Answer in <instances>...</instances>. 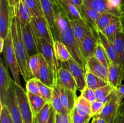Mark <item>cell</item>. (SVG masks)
<instances>
[{
	"mask_svg": "<svg viewBox=\"0 0 124 123\" xmlns=\"http://www.w3.org/2000/svg\"><path fill=\"white\" fill-rule=\"evenodd\" d=\"M40 60H41V66H40L39 80L48 86L54 88L56 86V85L54 82L53 71L41 54H40Z\"/></svg>",
	"mask_w": 124,
	"mask_h": 123,
	"instance_id": "15",
	"label": "cell"
},
{
	"mask_svg": "<svg viewBox=\"0 0 124 123\" xmlns=\"http://www.w3.org/2000/svg\"><path fill=\"white\" fill-rule=\"evenodd\" d=\"M115 89L111 84H108L107 86L94 90L96 100L105 104L111 98Z\"/></svg>",
	"mask_w": 124,
	"mask_h": 123,
	"instance_id": "33",
	"label": "cell"
},
{
	"mask_svg": "<svg viewBox=\"0 0 124 123\" xmlns=\"http://www.w3.org/2000/svg\"><path fill=\"white\" fill-rule=\"evenodd\" d=\"M70 23L77 45L81 53V43L82 41L87 36L94 33L95 30L92 28L84 19L70 20Z\"/></svg>",
	"mask_w": 124,
	"mask_h": 123,
	"instance_id": "10",
	"label": "cell"
},
{
	"mask_svg": "<svg viewBox=\"0 0 124 123\" xmlns=\"http://www.w3.org/2000/svg\"><path fill=\"white\" fill-rule=\"evenodd\" d=\"M42 12L50 27L53 30L55 28L54 3L52 0H40Z\"/></svg>",
	"mask_w": 124,
	"mask_h": 123,
	"instance_id": "23",
	"label": "cell"
},
{
	"mask_svg": "<svg viewBox=\"0 0 124 123\" xmlns=\"http://www.w3.org/2000/svg\"><path fill=\"white\" fill-rule=\"evenodd\" d=\"M38 84L39 89L40 93H41V96L43 98H44L47 102H50L52 95H53V89H54L53 88L48 86L46 84L40 82L39 80H38Z\"/></svg>",
	"mask_w": 124,
	"mask_h": 123,
	"instance_id": "40",
	"label": "cell"
},
{
	"mask_svg": "<svg viewBox=\"0 0 124 123\" xmlns=\"http://www.w3.org/2000/svg\"><path fill=\"white\" fill-rule=\"evenodd\" d=\"M96 123V121H95V119H94V118H93V119H92V123Z\"/></svg>",
	"mask_w": 124,
	"mask_h": 123,
	"instance_id": "58",
	"label": "cell"
},
{
	"mask_svg": "<svg viewBox=\"0 0 124 123\" xmlns=\"http://www.w3.org/2000/svg\"><path fill=\"white\" fill-rule=\"evenodd\" d=\"M13 86L16 94L18 104L20 109L23 123H33L35 116L29 104L27 92L24 90L21 86L16 84L14 80H13Z\"/></svg>",
	"mask_w": 124,
	"mask_h": 123,
	"instance_id": "5",
	"label": "cell"
},
{
	"mask_svg": "<svg viewBox=\"0 0 124 123\" xmlns=\"http://www.w3.org/2000/svg\"><path fill=\"white\" fill-rule=\"evenodd\" d=\"M7 1H8L10 7L11 8V9L13 10L15 5V0H7Z\"/></svg>",
	"mask_w": 124,
	"mask_h": 123,
	"instance_id": "53",
	"label": "cell"
},
{
	"mask_svg": "<svg viewBox=\"0 0 124 123\" xmlns=\"http://www.w3.org/2000/svg\"><path fill=\"white\" fill-rule=\"evenodd\" d=\"M52 1H53V2H54V1H56V0H52Z\"/></svg>",
	"mask_w": 124,
	"mask_h": 123,
	"instance_id": "59",
	"label": "cell"
},
{
	"mask_svg": "<svg viewBox=\"0 0 124 123\" xmlns=\"http://www.w3.org/2000/svg\"><path fill=\"white\" fill-rule=\"evenodd\" d=\"M81 13L83 19L89 24L90 26L95 30L96 22L101 16V13L87 7L83 4L81 9Z\"/></svg>",
	"mask_w": 124,
	"mask_h": 123,
	"instance_id": "26",
	"label": "cell"
},
{
	"mask_svg": "<svg viewBox=\"0 0 124 123\" xmlns=\"http://www.w3.org/2000/svg\"><path fill=\"white\" fill-rule=\"evenodd\" d=\"M111 14L122 18L124 15V0H106Z\"/></svg>",
	"mask_w": 124,
	"mask_h": 123,
	"instance_id": "35",
	"label": "cell"
},
{
	"mask_svg": "<svg viewBox=\"0 0 124 123\" xmlns=\"http://www.w3.org/2000/svg\"><path fill=\"white\" fill-rule=\"evenodd\" d=\"M91 105H92L91 102L81 96H79L76 98L75 109L78 113L81 115L92 117Z\"/></svg>",
	"mask_w": 124,
	"mask_h": 123,
	"instance_id": "30",
	"label": "cell"
},
{
	"mask_svg": "<svg viewBox=\"0 0 124 123\" xmlns=\"http://www.w3.org/2000/svg\"><path fill=\"white\" fill-rule=\"evenodd\" d=\"M84 4L101 14L111 13L106 0H84Z\"/></svg>",
	"mask_w": 124,
	"mask_h": 123,
	"instance_id": "31",
	"label": "cell"
},
{
	"mask_svg": "<svg viewBox=\"0 0 124 123\" xmlns=\"http://www.w3.org/2000/svg\"><path fill=\"white\" fill-rule=\"evenodd\" d=\"M21 30L23 41L30 58V57L39 53L37 37L35 34L31 22L29 23L25 26H21Z\"/></svg>",
	"mask_w": 124,
	"mask_h": 123,
	"instance_id": "12",
	"label": "cell"
},
{
	"mask_svg": "<svg viewBox=\"0 0 124 123\" xmlns=\"http://www.w3.org/2000/svg\"></svg>",
	"mask_w": 124,
	"mask_h": 123,
	"instance_id": "60",
	"label": "cell"
},
{
	"mask_svg": "<svg viewBox=\"0 0 124 123\" xmlns=\"http://www.w3.org/2000/svg\"><path fill=\"white\" fill-rule=\"evenodd\" d=\"M61 123H71V114L69 113H62L59 114Z\"/></svg>",
	"mask_w": 124,
	"mask_h": 123,
	"instance_id": "47",
	"label": "cell"
},
{
	"mask_svg": "<svg viewBox=\"0 0 124 123\" xmlns=\"http://www.w3.org/2000/svg\"><path fill=\"white\" fill-rule=\"evenodd\" d=\"M67 1H69L71 4L76 6L81 12V7H82V5L84 4V0H67Z\"/></svg>",
	"mask_w": 124,
	"mask_h": 123,
	"instance_id": "48",
	"label": "cell"
},
{
	"mask_svg": "<svg viewBox=\"0 0 124 123\" xmlns=\"http://www.w3.org/2000/svg\"><path fill=\"white\" fill-rule=\"evenodd\" d=\"M85 69L89 70L93 74L108 82V68L104 66L94 55L87 60Z\"/></svg>",
	"mask_w": 124,
	"mask_h": 123,
	"instance_id": "13",
	"label": "cell"
},
{
	"mask_svg": "<svg viewBox=\"0 0 124 123\" xmlns=\"http://www.w3.org/2000/svg\"><path fill=\"white\" fill-rule=\"evenodd\" d=\"M118 56V64L121 65L124 78V32L116 36L113 42Z\"/></svg>",
	"mask_w": 124,
	"mask_h": 123,
	"instance_id": "29",
	"label": "cell"
},
{
	"mask_svg": "<svg viewBox=\"0 0 124 123\" xmlns=\"http://www.w3.org/2000/svg\"><path fill=\"white\" fill-rule=\"evenodd\" d=\"M55 119H56V112L52 106L51 108V113L49 119H48L47 123H55Z\"/></svg>",
	"mask_w": 124,
	"mask_h": 123,
	"instance_id": "49",
	"label": "cell"
},
{
	"mask_svg": "<svg viewBox=\"0 0 124 123\" xmlns=\"http://www.w3.org/2000/svg\"><path fill=\"white\" fill-rule=\"evenodd\" d=\"M59 91L61 100L62 102L63 106L67 110L68 113L71 114V112L75 108V102L78 98L76 94L69 89L57 85Z\"/></svg>",
	"mask_w": 124,
	"mask_h": 123,
	"instance_id": "19",
	"label": "cell"
},
{
	"mask_svg": "<svg viewBox=\"0 0 124 123\" xmlns=\"http://www.w3.org/2000/svg\"><path fill=\"white\" fill-rule=\"evenodd\" d=\"M99 40L105 49L111 64H118V56L115 45L101 31H96Z\"/></svg>",
	"mask_w": 124,
	"mask_h": 123,
	"instance_id": "20",
	"label": "cell"
},
{
	"mask_svg": "<svg viewBox=\"0 0 124 123\" xmlns=\"http://www.w3.org/2000/svg\"><path fill=\"white\" fill-rule=\"evenodd\" d=\"M57 85L69 89L76 94L78 85L76 80L70 71L63 67L61 68L58 72Z\"/></svg>",
	"mask_w": 124,
	"mask_h": 123,
	"instance_id": "14",
	"label": "cell"
},
{
	"mask_svg": "<svg viewBox=\"0 0 124 123\" xmlns=\"http://www.w3.org/2000/svg\"><path fill=\"white\" fill-rule=\"evenodd\" d=\"M55 123H61L60 119V116H59V113H57L56 112V119H55Z\"/></svg>",
	"mask_w": 124,
	"mask_h": 123,
	"instance_id": "54",
	"label": "cell"
},
{
	"mask_svg": "<svg viewBox=\"0 0 124 123\" xmlns=\"http://www.w3.org/2000/svg\"><path fill=\"white\" fill-rule=\"evenodd\" d=\"M105 106V104L104 102H100L99 101H95L92 102L91 105V112H92V117L98 116L101 113Z\"/></svg>",
	"mask_w": 124,
	"mask_h": 123,
	"instance_id": "45",
	"label": "cell"
},
{
	"mask_svg": "<svg viewBox=\"0 0 124 123\" xmlns=\"http://www.w3.org/2000/svg\"><path fill=\"white\" fill-rule=\"evenodd\" d=\"M2 53L4 56L6 66L10 70L15 83L18 85L21 86L20 78H19L20 71H19V65H18L16 56L14 48H13V41H12V33H11V27L7 37L5 39L4 48Z\"/></svg>",
	"mask_w": 124,
	"mask_h": 123,
	"instance_id": "3",
	"label": "cell"
},
{
	"mask_svg": "<svg viewBox=\"0 0 124 123\" xmlns=\"http://www.w3.org/2000/svg\"><path fill=\"white\" fill-rule=\"evenodd\" d=\"M31 24L38 38H43L48 43L53 45L54 42L52 28L44 16L38 17H31Z\"/></svg>",
	"mask_w": 124,
	"mask_h": 123,
	"instance_id": "8",
	"label": "cell"
},
{
	"mask_svg": "<svg viewBox=\"0 0 124 123\" xmlns=\"http://www.w3.org/2000/svg\"><path fill=\"white\" fill-rule=\"evenodd\" d=\"M0 123H14L8 108L5 105L2 107H1Z\"/></svg>",
	"mask_w": 124,
	"mask_h": 123,
	"instance_id": "44",
	"label": "cell"
},
{
	"mask_svg": "<svg viewBox=\"0 0 124 123\" xmlns=\"http://www.w3.org/2000/svg\"><path fill=\"white\" fill-rule=\"evenodd\" d=\"M71 123H90L92 117L81 115L74 108L71 113Z\"/></svg>",
	"mask_w": 124,
	"mask_h": 123,
	"instance_id": "42",
	"label": "cell"
},
{
	"mask_svg": "<svg viewBox=\"0 0 124 123\" xmlns=\"http://www.w3.org/2000/svg\"><path fill=\"white\" fill-rule=\"evenodd\" d=\"M121 20V18L111 13H102L96 22L95 31H103L111 24Z\"/></svg>",
	"mask_w": 124,
	"mask_h": 123,
	"instance_id": "28",
	"label": "cell"
},
{
	"mask_svg": "<svg viewBox=\"0 0 124 123\" xmlns=\"http://www.w3.org/2000/svg\"><path fill=\"white\" fill-rule=\"evenodd\" d=\"M102 32L111 42L113 43L116 36L120 33L124 32V28L121 20L110 25L102 31Z\"/></svg>",
	"mask_w": 124,
	"mask_h": 123,
	"instance_id": "32",
	"label": "cell"
},
{
	"mask_svg": "<svg viewBox=\"0 0 124 123\" xmlns=\"http://www.w3.org/2000/svg\"><path fill=\"white\" fill-rule=\"evenodd\" d=\"M53 46L56 57L60 63L65 62L73 58L65 45L60 41L55 40Z\"/></svg>",
	"mask_w": 124,
	"mask_h": 123,
	"instance_id": "24",
	"label": "cell"
},
{
	"mask_svg": "<svg viewBox=\"0 0 124 123\" xmlns=\"http://www.w3.org/2000/svg\"><path fill=\"white\" fill-rule=\"evenodd\" d=\"M53 93L52 95V100H51V104L57 113L62 114V113H69L64 106H63L62 102L61 100L60 95H59V91L58 87L56 86L53 88ZM70 114V113H69Z\"/></svg>",
	"mask_w": 124,
	"mask_h": 123,
	"instance_id": "34",
	"label": "cell"
},
{
	"mask_svg": "<svg viewBox=\"0 0 124 123\" xmlns=\"http://www.w3.org/2000/svg\"><path fill=\"white\" fill-rule=\"evenodd\" d=\"M51 102H47L38 114L36 116L38 123H47L49 119L52 108Z\"/></svg>",
	"mask_w": 124,
	"mask_h": 123,
	"instance_id": "39",
	"label": "cell"
},
{
	"mask_svg": "<svg viewBox=\"0 0 124 123\" xmlns=\"http://www.w3.org/2000/svg\"><path fill=\"white\" fill-rule=\"evenodd\" d=\"M54 3L67 16L69 20H79L83 19L79 10L67 0H56Z\"/></svg>",
	"mask_w": 124,
	"mask_h": 123,
	"instance_id": "17",
	"label": "cell"
},
{
	"mask_svg": "<svg viewBox=\"0 0 124 123\" xmlns=\"http://www.w3.org/2000/svg\"><path fill=\"white\" fill-rule=\"evenodd\" d=\"M98 41L99 37L96 31L94 33L87 36L82 41L81 43V53L86 62L88 58L94 55Z\"/></svg>",
	"mask_w": 124,
	"mask_h": 123,
	"instance_id": "16",
	"label": "cell"
},
{
	"mask_svg": "<svg viewBox=\"0 0 124 123\" xmlns=\"http://www.w3.org/2000/svg\"><path fill=\"white\" fill-rule=\"evenodd\" d=\"M37 43L39 53L42 54L47 63L50 66L51 69L53 71L54 82H55L56 85L57 86L58 72H59V69L62 67V63L59 62L56 57L53 45L48 43L44 39L38 38V37Z\"/></svg>",
	"mask_w": 124,
	"mask_h": 123,
	"instance_id": "4",
	"label": "cell"
},
{
	"mask_svg": "<svg viewBox=\"0 0 124 123\" xmlns=\"http://www.w3.org/2000/svg\"><path fill=\"white\" fill-rule=\"evenodd\" d=\"M24 3L29 9L31 17L44 16L40 0H25Z\"/></svg>",
	"mask_w": 124,
	"mask_h": 123,
	"instance_id": "37",
	"label": "cell"
},
{
	"mask_svg": "<svg viewBox=\"0 0 124 123\" xmlns=\"http://www.w3.org/2000/svg\"><path fill=\"white\" fill-rule=\"evenodd\" d=\"M27 94L34 116H36L48 102L40 95H36L29 92H27Z\"/></svg>",
	"mask_w": 124,
	"mask_h": 123,
	"instance_id": "25",
	"label": "cell"
},
{
	"mask_svg": "<svg viewBox=\"0 0 124 123\" xmlns=\"http://www.w3.org/2000/svg\"><path fill=\"white\" fill-rule=\"evenodd\" d=\"M13 48L19 65L20 74L25 82L33 78L29 66V57L22 36L21 25L19 19L13 16L11 25Z\"/></svg>",
	"mask_w": 124,
	"mask_h": 123,
	"instance_id": "2",
	"label": "cell"
},
{
	"mask_svg": "<svg viewBox=\"0 0 124 123\" xmlns=\"http://www.w3.org/2000/svg\"><path fill=\"white\" fill-rule=\"evenodd\" d=\"M5 45V39L0 36V53H2L3 52L4 48Z\"/></svg>",
	"mask_w": 124,
	"mask_h": 123,
	"instance_id": "51",
	"label": "cell"
},
{
	"mask_svg": "<svg viewBox=\"0 0 124 123\" xmlns=\"http://www.w3.org/2000/svg\"><path fill=\"white\" fill-rule=\"evenodd\" d=\"M53 3L55 17V28L54 31L58 37L56 40L60 41L65 45L71 53L72 57L85 70L86 61L77 45L70 20L59 9L58 6L54 2Z\"/></svg>",
	"mask_w": 124,
	"mask_h": 123,
	"instance_id": "1",
	"label": "cell"
},
{
	"mask_svg": "<svg viewBox=\"0 0 124 123\" xmlns=\"http://www.w3.org/2000/svg\"><path fill=\"white\" fill-rule=\"evenodd\" d=\"M85 82L86 86L93 90H96L109 84L108 82L93 74L87 69H85Z\"/></svg>",
	"mask_w": 124,
	"mask_h": 123,
	"instance_id": "27",
	"label": "cell"
},
{
	"mask_svg": "<svg viewBox=\"0 0 124 123\" xmlns=\"http://www.w3.org/2000/svg\"><path fill=\"white\" fill-rule=\"evenodd\" d=\"M81 94L80 96L83 97L84 98L87 100V101H88L90 102H91V103L96 101L95 91H94V90H93V89L86 86L82 91H81Z\"/></svg>",
	"mask_w": 124,
	"mask_h": 123,
	"instance_id": "43",
	"label": "cell"
},
{
	"mask_svg": "<svg viewBox=\"0 0 124 123\" xmlns=\"http://www.w3.org/2000/svg\"><path fill=\"white\" fill-rule=\"evenodd\" d=\"M62 67L67 69L72 74L78 85V90L82 91L87 86L85 82V70L73 59L62 63Z\"/></svg>",
	"mask_w": 124,
	"mask_h": 123,
	"instance_id": "11",
	"label": "cell"
},
{
	"mask_svg": "<svg viewBox=\"0 0 124 123\" xmlns=\"http://www.w3.org/2000/svg\"><path fill=\"white\" fill-rule=\"evenodd\" d=\"M93 118L95 119L96 123H108L106 121L104 120L102 118H100V117L98 116H96L93 117Z\"/></svg>",
	"mask_w": 124,
	"mask_h": 123,
	"instance_id": "52",
	"label": "cell"
},
{
	"mask_svg": "<svg viewBox=\"0 0 124 123\" xmlns=\"http://www.w3.org/2000/svg\"><path fill=\"white\" fill-rule=\"evenodd\" d=\"M94 56L106 67L108 68L111 64L110 59L99 40L98 41L95 51H94Z\"/></svg>",
	"mask_w": 124,
	"mask_h": 123,
	"instance_id": "36",
	"label": "cell"
},
{
	"mask_svg": "<svg viewBox=\"0 0 124 123\" xmlns=\"http://www.w3.org/2000/svg\"><path fill=\"white\" fill-rule=\"evenodd\" d=\"M122 102V100L120 98L115 89L111 98L105 104L102 111L98 116L104 119L108 123H113L118 114Z\"/></svg>",
	"mask_w": 124,
	"mask_h": 123,
	"instance_id": "6",
	"label": "cell"
},
{
	"mask_svg": "<svg viewBox=\"0 0 124 123\" xmlns=\"http://www.w3.org/2000/svg\"><path fill=\"white\" fill-rule=\"evenodd\" d=\"M6 106L8 108L11 117L14 123H23L20 109L18 104V99L15 89L13 86V80H11L10 84L8 88L6 94L4 106Z\"/></svg>",
	"mask_w": 124,
	"mask_h": 123,
	"instance_id": "7",
	"label": "cell"
},
{
	"mask_svg": "<svg viewBox=\"0 0 124 123\" xmlns=\"http://www.w3.org/2000/svg\"><path fill=\"white\" fill-rule=\"evenodd\" d=\"M33 123H38L37 120H36V117H34V120H33Z\"/></svg>",
	"mask_w": 124,
	"mask_h": 123,
	"instance_id": "56",
	"label": "cell"
},
{
	"mask_svg": "<svg viewBox=\"0 0 124 123\" xmlns=\"http://www.w3.org/2000/svg\"><path fill=\"white\" fill-rule=\"evenodd\" d=\"M29 66L30 72L33 77L39 80V70L41 66L40 53L30 57L29 61Z\"/></svg>",
	"mask_w": 124,
	"mask_h": 123,
	"instance_id": "38",
	"label": "cell"
},
{
	"mask_svg": "<svg viewBox=\"0 0 124 123\" xmlns=\"http://www.w3.org/2000/svg\"><path fill=\"white\" fill-rule=\"evenodd\" d=\"M13 14L7 0H0V36L6 39L12 25Z\"/></svg>",
	"mask_w": 124,
	"mask_h": 123,
	"instance_id": "9",
	"label": "cell"
},
{
	"mask_svg": "<svg viewBox=\"0 0 124 123\" xmlns=\"http://www.w3.org/2000/svg\"><path fill=\"white\" fill-rule=\"evenodd\" d=\"M124 80L123 71L121 65L119 64H111L108 67V82L109 84L117 89L121 85Z\"/></svg>",
	"mask_w": 124,
	"mask_h": 123,
	"instance_id": "21",
	"label": "cell"
},
{
	"mask_svg": "<svg viewBox=\"0 0 124 123\" xmlns=\"http://www.w3.org/2000/svg\"><path fill=\"white\" fill-rule=\"evenodd\" d=\"M23 1V2H24V1H25V0H15V4H16V3H18V2H19V1Z\"/></svg>",
	"mask_w": 124,
	"mask_h": 123,
	"instance_id": "57",
	"label": "cell"
},
{
	"mask_svg": "<svg viewBox=\"0 0 124 123\" xmlns=\"http://www.w3.org/2000/svg\"><path fill=\"white\" fill-rule=\"evenodd\" d=\"M12 12L13 16L19 19L22 27L25 26L31 22V15L23 1H20L18 3H16Z\"/></svg>",
	"mask_w": 124,
	"mask_h": 123,
	"instance_id": "22",
	"label": "cell"
},
{
	"mask_svg": "<svg viewBox=\"0 0 124 123\" xmlns=\"http://www.w3.org/2000/svg\"><path fill=\"white\" fill-rule=\"evenodd\" d=\"M116 90H117V92L120 98L123 100L124 98V84H121L120 86H119L116 89Z\"/></svg>",
	"mask_w": 124,
	"mask_h": 123,
	"instance_id": "50",
	"label": "cell"
},
{
	"mask_svg": "<svg viewBox=\"0 0 124 123\" xmlns=\"http://www.w3.org/2000/svg\"><path fill=\"white\" fill-rule=\"evenodd\" d=\"M12 78L8 75L7 68L5 67L2 59H0V105L2 107L4 104L6 94L10 84Z\"/></svg>",
	"mask_w": 124,
	"mask_h": 123,
	"instance_id": "18",
	"label": "cell"
},
{
	"mask_svg": "<svg viewBox=\"0 0 124 123\" xmlns=\"http://www.w3.org/2000/svg\"><path fill=\"white\" fill-rule=\"evenodd\" d=\"M26 90L27 92L41 96L37 78L33 77L26 82Z\"/></svg>",
	"mask_w": 124,
	"mask_h": 123,
	"instance_id": "41",
	"label": "cell"
},
{
	"mask_svg": "<svg viewBox=\"0 0 124 123\" xmlns=\"http://www.w3.org/2000/svg\"><path fill=\"white\" fill-rule=\"evenodd\" d=\"M121 22H122V25H123V28H124V15L122 17V18H121Z\"/></svg>",
	"mask_w": 124,
	"mask_h": 123,
	"instance_id": "55",
	"label": "cell"
},
{
	"mask_svg": "<svg viewBox=\"0 0 124 123\" xmlns=\"http://www.w3.org/2000/svg\"><path fill=\"white\" fill-rule=\"evenodd\" d=\"M113 123H124V101L121 103L118 114Z\"/></svg>",
	"mask_w": 124,
	"mask_h": 123,
	"instance_id": "46",
	"label": "cell"
}]
</instances>
